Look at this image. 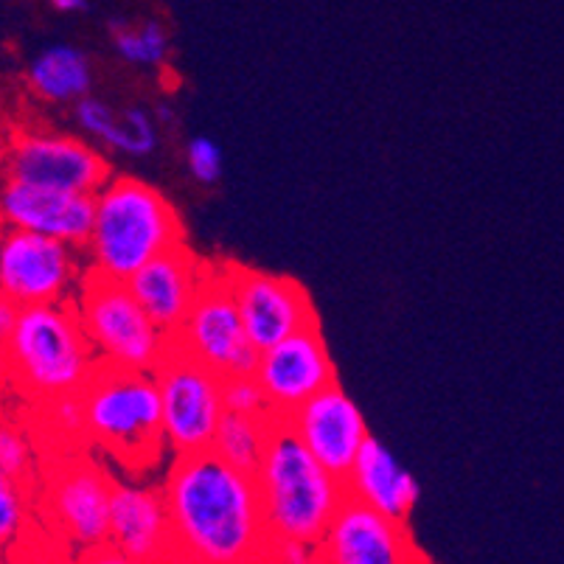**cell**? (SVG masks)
I'll use <instances>...</instances> for the list:
<instances>
[{
    "instance_id": "30bf717a",
    "label": "cell",
    "mask_w": 564,
    "mask_h": 564,
    "mask_svg": "<svg viewBox=\"0 0 564 564\" xmlns=\"http://www.w3.org/2000/svg\"><path fill=\"white\" fill-rule=\"evenodd\" d=\"M174 348H181L192 360L223 379L256 371L259 351L245 332L242 315L225 273V261H214L197 304L174 335Z\"/></svg>"
},
{
    "instance_id": "d6a6232c",
    "label": "cell",
    "mask_w": 564,
    "mask_h": 564,
    "mask_svg": "<svg viewBox=\"0 0 564 564\" xmlns=\"http://www.w3.org/2000/svg\"><path fill=\"white\" fill-rule=\"evenodd\" d=\"M12 135H14V130H9V124H7V118L0 116V158L7 155V150H9V143H12Z\"/></svg>"
},
{
    "instance_id": "8992f818",
    "label": "cell",
    "mask_w": 564,
    "mask_h": 564,
    "mask_svg": "<svg viewBox=\"0 0 564 564\" xmlns=\"http://www.w3.org/2000/svg\"><path fill=\"white\" fill-rule=\"evenodd\" d=\"M74 306L99 366L155 373L174 348V337L143 312L121 281L87 273Z\"/></svg>"
},
{
    "instance_id": "4dcf8cb0",
    "label": "cell",
    "mask_w": 564,
    "mask_h": 564,
    "mask_svg": "<svg viewBox=\"0 0 564 564\" xmlns=\"http://www.w3.org/2000/svg\"><path fill=\"white\" fill-rule=\"evenodd\" d=\"M85 564H141V562H135V558H130L127 553H121L118 547H112L110 542H107V545L96 547V551L85 558Z\"/></svg>"
},
{
    "instance_id": "7402d4cb",
    "label": "cell",
    "mask_w": 564,
    "mask_h": 564,
    "mask_svg": "<svg viewBox=\"0 0 564 564\" xmlns=\"http://www.w3.org/2000/svg\"><path fill=\"white\" fill-rule=\"evenodd\" d=\"M110 37L116 54L135 68H163L169 63L172 40L158 20L130 25L127 20H110Z\"/></svg>"
},
{
    "instance_id": "7c38bea8",
    "label": "cell",
    "mask_w": 564,
    "mask_h": 564,
    "mask_svg": "<svg viewBox=\"0 0 564 564\" xmlns=\"http://www.w3.org/2000/svg\"><path fill=\"white\" fill-rule=\"evenodd\" d=\"M253 377L264 391L270 415L286 419L290 413L337 382V366L321 326L275 343L259 351Z\"/></svg>"
},
{
    "instance_id": "ffe728a7",
    "label": "cell",
    "mask_w": 564,
    "mask_h": 564,
    "mask_svg": "<svg viewBox=\"0 0 564 564\" xmlns=\"http://www.w3.org/2000/svg\"><path fill=\"white\" fill-rule=\"evenodd\" d=\"M25 82L48 105H76L94 90V65L76 45L56 43L32 56Z\"/></svg>"
},
{
    "instance_id": "5bb4252c",
    "label": "cell",
    "mask_w": 564,
    "mask_h": 564,
    "mask_svg": "<svg viewBox=\"0 0 564 564\" xmlns=\"http://www.w3.org/2000/svg\"><path fill=\"white\" fill-rule=\"evenodd\" d=\"M94 214L96 203L90 194L54 192L0 177V223L9 230L51 236L85 250L94 230Z\"/></svg>"
},
{
    "instance_id": "d6986e66",
    "label": "cell",
    "mask_w": 564,
    "mask_h": 564,
    "mask_svg": "<svg viewBox=\"0 0 564 564\" xmlns=\"http://www.w3.org/2000/svg\"><path fill=\"white\" fill-rule=\"evenodd\" d=\"M343 484H346V495L351 500L397 522H408L415 502L422 500L419 480L399 464L397 455L384 447L377 435L366 441V447L360 449Z\"/></svg>"
},
{
    "instance_id": "9c48e42d",
    "label": "cell",
    "mask_w": 564,
    "mask_h": 564,
    "mask_svg": "<svg viewBox=\"0 0 564 564\" xmlns=\"http://www.w3.org/2000/svg\"><path fill=\"white\" fill-rule=\"evenodd\" d=\"M85 279L82 248L51 236L7 228L0 245V292H7L20 310L74 304Z\"/></svg>"
},
{
    "instance_id": "f546056e",
    "label": "cell",
    "mask_w": 564,
    "mask_h": 564,
    "mask_svg": "<svg viewBox=\"0 0 564 564\" xmlns=\"http://www.w3.org/2000/svg\"><path fill=\"white\" fill-rule=\"evenodd\" d=\"M20 306L9 299L7 292H0V354H7L9 340L14 335V326H18Z\"/></svg>"
},
{
    "instance_id": "52a82bcc",
    "label": "cell",
    "mask_w": 564,
    "mask_h": 564,
    "mask_svg": "<svg viewBox=\"0 0 564 564\" xmlns=\"http://www.w3.org/2000/svg\"><path fill=\"white\" fill-rule=\"evenodd\" d=\"M0 177L94 197L112 177V169L85 138L45 127H20L14 130L7 155L0 158Z\"/></svg>"
},
{
    "instance_id": "7a4b0ae2",
    "label": "cell",
    "mask_w": 564,
    "mask_h": 564,
    "mask_svg": "<svg viewBox=\"0 0 564 564\" xmlns=\"http://www.w3.org/2000/svg\"><path fill=\"white\" fill-rule=\"evenodd\" d=\"M94 230L85 245L87 273L127 281L158 256L186 245L177 205L135 174H112L94 194Z\"/></svg>"
},
{
    "instance_id": "8fae6325",
    "label": "cell",
    "mask_w": 564,
    "mask_h": 564,
    "mask_svg": "<svg viewBox=\"0 0 564 564\" xmlns=\"http://www.w3.org/2000/svg\"><path fill=\"white\" fill-rule=\"evenodd\" d=\"M225 273L256 351L321 326L310 290L299 279L239 261H225Z\"/></svg>"
},
{
    "instance_id": "83f0119b",
    "label": "cell",
    "mask_w": 564,
    "mask_h": 564,
    "mask_svg": "<svg viewBox=\"0 0 564 564\" xmlns=\"http://www.w3.org/2000/svg\"><path fill=\"white\" fill-rule=\"evenodd\" d=\"M45 410H48V422L54 424V433L68 435V438H79V435H85V408H82V393L51 399V402H45Z\"/></svg>"
},
{
    "instance_id": "4fadbf2b",
    "label": "cell",
    "mask_w": 564,
    "mask_h": 564,
    "mask_svg": "<svg viewBox=\"0 0 564 564\" xmlns=\"http://www.w3.org/2000/svg\"><path fill=\"white\" fill-rule=\"evenodd\" d=\"M284 422L315 455L317 464L326 466L340 480H346L360 449L371 438L366 413L340 382L329 384L326 391L301 404Z\"/></svg>"
},
{
    "instance_id": "484cf974",
    "label": "cell",
    "mask_w": 564,
    "mask_h": 564,
    "mask_svg": "<svg viewBox=\"0 0 564 564\" xmlns=\"http://www.w3.org/2000/svg\"><path fill=\"white\" fill-rule=\"evenodd\" d=\"M223 402L228 413L239 415H270L264 391L253 373H239V377L223 379Z\"/></svg>"
},
{
    "instance_id": "277c9868",
    "label": "cell",
    "mask_w": 564,
    "mask_h": 564,
    "mask_svg": "<svg viewBox=\"0 0 564 564\" xmlns=\"http://www.w3.org/2000/svg\"><path fill=\"white\" fill-rule=\"evenodd\" d=\"M85 438L130 471L155 466L166 453L155 373L99 366L82 391Z\"/></svg>"
},
{
    "instance_id": "ac0fdd59",
    "label": "cell",
    "mask_w": 564,
    "mask_h": 564,
    "mask_svg": "<svg viewBox=\"0 0 564 564\" xmlns=\"http://www.w3.org/2000/svg\"><path fill=\"white\" fill-rule=\"evenodd\" d=\"M321 545L332 564H408L404 522L388 520L351 497L340 506Z\"/></svg>"
},
{
    "instance_id": "e0dca14e",
    "label": "cell",
    "mask_w": 564,
    "mask_h": 564,
    "mask_svg": "<svg viewBox=\"0 0 564 564\" xmlns=\"http://www.w3.org/2000/svg\"><path fill=\"white\" fill-rule=\"evenodd\" d=\"M110 545L141 564L166 558L174 533L161 486H138L127 480L112 484Z\"/></svg>"
},
{
    "instance_id": "1f68e13d",
    "label": "cell",
    "mask_w": 564,
    "mask_h": 564,
    "mask_svg": "<svg viewBox=\"0 0 564 564\" xmlns=\"http://www.w3.org/2000/svg\"><path fill=\"white\" fill-rule=\"evenodd\" d=\"M51 7L56 9V12H63V14H76V12H87V0H48Z\"/></svg>"
},
{
    "instance_id": "9a60e30c",
    "label": "cell",
    "mask_w": 564,
    "mask_h": 564,
    "mask_svg": "<svg viewBox=\"0 0 564 564\" xmlns=\"http://www.w3.org/2000/svg\"><path fill=\"white\" fill-rule=\"evenodd\" d=\"M214 261H205L188 245L158 256L141 267L127 286L135 295L143 312L161 326L166 335H177L188 312L197 304L205 281L212 275Z\"/></svg>"
},
{
    "instance_id": "3957f363",
    "label": "cell",
    "mask_w": 564,
    "mask_h": 564,
    "mask_svg": "<svg viewBox=\"0 0 564 564\" xmlns=\"http://www.w3.org/2000/svg\"><path fill=\"white\" fill-rule=\"evenodd\" d=\"M256 484L273 540L321 545L340 506L348 500L346 484L317 464L284 419H275L264 458L256 469Z\"/></svg>"
},
{
    "instance_id": "f1b7e54d",
    "label": "cell",
    "mask_w": 564,
    "mask_h": 564,
    "mask_svg": "<svg viewBox=\"0 0 564 564\" xmlns=\"http://www.w3.org/2000/svg\"><path fill=\"white\" fill-rule=\"evenodd\" d=\"M284 564H312L315 562V545L301 540H273Z\"/></svg>"
},
{
    "instance_id": "5b68a950",
    "label": "cell",
    "mask_w": 564,
    "mask_h": 564,
    "mask_svg": "<svg viewBox=\"0 0 564 564\" xmlns=\"http://www.w3.org/2000/svg\"><path fill=\"white\" fill-rule=\"evenodd\" d=\"M3 360L25 391L43 402L82 393L99 371L74 304L20 310Z\"/></svg>"
},
{
    "instance_id": "ba28073f",
    "label": "cell",
    "mask_w": 564,
    "mask_h": 564,
    "mask_svg": "<svg viewBox=\"0 0 564 564\" xmlns=\"http://www.w3.org/2000/svg\"><path fill=\"white\" fill-rule=\"evenodd\" d=\"M163 404V438L174 458L212 453L225 415L223 377L172 348L155 368Z\"/></svg>"
},
{
    "instance_id": "44dd1931",
    "label": "cell",
    "mask_w": 564,
    "mask_h": 564,
    "mask_svg": "<svg viewBox=\"0 0 564 564\" xmlns=\"http://www.w3.org/2000/svg\"><path fill=\"white\" fill-rule=\"evenodd\" d=\"M273 424V415H239L225 410L212 453H217L225 464L256 475L261 458H264Z\"/></svg>"
},
{
    "instance_id": "836d02e7",
    "label": "cell",
    "mask_w": 564,
    "mask_h": 564,
    "mask_svg": "<svg viewBox=\"0 0 564 564\" xmlns=\"http://www.w3.org/2000/svg\"><path fill=\"white\" fill-rule=\"evenodd\" d=\"M3 234H7V228H3V223H0V245H3Z\"/></svg>"
},
{
    "instance_id": "6da1fadb",
    "label": "cell",
    "mask_w": 564,
    "mask_h": 564,
    "mask_svg": "<svg viewBox=\"0 0 564 564\" xmlns=\"http://www.w3.org/2000/svg\"><path fill=\"white\" fill-rule=\"evenodd\" d=\"M161 489L174 545L192 564H248L261 542H273L256 475L217 453L174 458Z\"/></svg>"
},
{
    "instance_id": "603a6c76",
    "label": "cell",
    "mask_w": 564,
    "mask_h": 564,
    "mask_svg": "<svg viewBox=\"0 0 564 564\" xmlns=\"http://www.w3.org/2000/svg\"><path fill=\"white\" fill-rule=\"evenodd\" d=\"M155 112L147 110L141 105H127L116 112V121L107 130L101 147H107L110 152L127 158H150L158 152V143H161V130H158Z\"/></svg>"
},
{
    "instance_id": "2e32d148",
    "label": "cell",
    "mask_w": 564,
    "mask_h": 564,
    "mask_svg": "<svg viewBox=\"0 0 564 564\" xmlns=\"http://www.w3.org/2000/svg\"><path fill=\"white\" fill-rule=\"evenodd\" d=\"M112 480L99 464L76 458L51 480V509L70 540L87 547L110 542Z\"/></svg>"
},
{
    "instance_id": "d4e9b609",
    "label": "cell",
    "mask_w": 564,
    "mask_h": 564,
    "mask_svg": "<svg viewBox=\"0 0 564 564\" xmlns=\"http://www.w3.org/2000/svg\"><path fill=\"white\" fill-rule=\"evenodd\" d=\"M34 466L37 464L29 438L14 424H0V469L18 484H25L34 475Z\"/></svg>"
},
{
    "instance_id": "cb8c5ba5",
    "label": "cell",
    "mask_w": 564,
    "mask_h": 564,
    "mask_svg": "<svg viewBox=\"0 0 564 564\" xmlns=\"http://www.w3.org/2000/svg\"><path fill=\"white\" fill-rule=\"evenodd\" d=\"M186 166L199 186H217L225 174V152L214 138L197 135L186 143Z\"/></svg>"
},
{
    "instance_id": "4316f807",
    "label": "cell",
    "mask_w": 564,
    "mask_h": 564,
    "mask_svg": "<svg viewBox=\"0 0 564 564\" xmlns=\"http://www.w3.org/2000/svg\"><path fill=\"white\" fill-rule=\"evenodd\" d=\"M23 517L25 509L23 495H20V484L0 469V547L18 536L20 525H23Z\"/></svg>"
}]
</instances>
